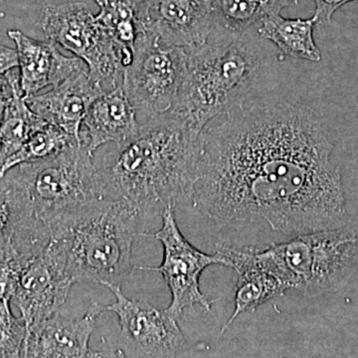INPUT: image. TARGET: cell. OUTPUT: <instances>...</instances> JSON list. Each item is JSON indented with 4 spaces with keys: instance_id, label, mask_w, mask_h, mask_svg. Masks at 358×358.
Segmentation results:
<instances>
[{
    "instance_id": "cell-1",
    "label": "cell",
    "mask_w": 358,
    "mask_h": 358,
    "mask_svg": "<svg viewBox=\"0 0 358 358\" xmlns=\"http://www.w3.org/2000/svg\"><path fill=\"white\" fill-rule=\"evenodd\" d=\"M220 117L202 131L195 208L220 227L263 224L292 237L348 223L334 145L312 108L254 105Z\"/></svg>"
},
{
    "instance_id": "cell-2",
    "label": "cell",
    "mask_w": 358,
    "mask_h": 358,
    "mask_svg": "<svg viewBox=\"0 0 358 358\" xmlns=\"http://www.w3.org/2000/svg\"><path fill=\"white\" fill-rule=\"evenodd\" d=\"M201 134L171 112L141 122L136 136L94 159L103 197L127 202L138 215H162L190 200Z\"/></svg>"
},
{
    "instance_id": "cell-3",
    "label": "cell",
    "mask_w": 358,
    "mask_h": 358,
    "mask_svg": "<svg viewBox=\"0 0 358 358\" xmlns=\"http://www.w3.org/2000/svg\"><path fill=\"white\" fill-rule=\"evenodd\" d=\"M138 213L122 200L99 199L49 221L48 248L73 282L121 285L133 274Z\"/></svg>"
},
{
    "instance_id": "cell-4",
    "label": "cell",
    "mask_w": 358,
    "mask_h": 358,
    "mask_svg": "<svg viewBox=\"0 0 358 358\" xmlns=\"http://www.w3.org/2000/svg\"><path fill=\"white\" fill-rule=\"evenodd\" d=\"M187 51L185 80L169 112L199 131L243 107L260 73V58L243 37L210 39Z\"/></svg>"
},
{
    "instance_id": "cell-5",
    "label": "cell",
    "mask_w": 358,
    "mask_h": 358,
    "mask_svg": "<svg viewBox=\"0 0 358 358\" xmlns=\"http://www.w3.org/2000/svg\"><path fill=\"white\" fill-rule=\"evenodd\" d=\"M264 252L291 289L308 296L336 292L358 275V221L296 235Z\"/></svg>"
},
{
    "instance_id": "cell-6",
    "label": "cell",
    "mask_w": 358,
    "mask_h": 358,
    "mask_svg": "<svg viewBox=\"0 0 358 358\" xmlns=\"http://www.w3.org/2000/svg\"><path fill=\"white\" fill-rule=\"evenodd\" d=\"M7 174L24 192L37 217L47 224L62 212L105 199L94 155L82 141L53 157L20 164Z\"/></svg>"
},
{
    "instance_id": "cell-7",
    "label": "cell",
    "mask_w": 358,
    "mask_h": 358,
    "mask_svg": "<svg viewBox=\"0 0 358 358\" xmlns=\"http://www.w3.org/2000/svg\"><path fill=\"white\" fill-rule=\"evenodd\" d=\"M39 26L49 41L86 63L90 75L103 91L122 84L124 71L133 60L134 49L117 43L83 2L45 6Z\"/></svg>"
},
{
    "instance_id": "cell-8",
    "label": "cell",
    "mask_w": 358,
    "mask_h": 358,
    "mask_svg": "<svg viewBox=\"0 0 358 358\" xmlns=\"http://www.w3.org/2000/svg\"><path fill=\"white\" fill-rule=\"evenodd\" d=\"M186 64V49L162 41L150 30L138 33L133 60L124 71L122 87L140 124L173 109Z\"/></svg>"
},
{
    "instance_id": "cell-9",
    "label": "cell",
    "mask_w": 358,
    "mask_h": 358,
    "mask_svg": "<svg viewBox=\"0 0 358 358\" xmlns=\"http://www.w3.org/2000/svg\"><path fill=\"white\" fill-rule=\"evenodd\" d=\"M162 228L154 234L143 233V236L155 238L164 246V261L159 267H138L141 270L155 271L164 277L171 289V303L166 308L167 313L176 320L183 312L193 306H202L211 310V303L200 291L199 280L202 272L212 265L227 267V262L218 253H203L193 247L179 230L174 216V207H167L162 212Z\"/></svg>"
},
{
    "instance_id": "cell-10",
    "label": "cell",
    "mask_w": 358,
    "mask_h": 358,
    "mask_svg": "<svg viewBox=\"0 0 358 358\" xmlns=\"http://www.w3.org/2000/svg\"><path fill=\"white\" fill-rule=\"evenodd\" d=\"M106 287L115 296V303L105 308L119 317L122 343L120 352L124 357H176L185 343L178 320L148 301L131 300L122 293L121 285Z\"/></svg>"
},
{
    "instance_id": "cell-11",
    "label": "cell",
    "mask_w": 358,
    "mask_h": 358,
    "mask_svg": "<svg viewBox=\"0 0 358 358\" xmlns=\"http://www.w3.org/2000/svg\"><path fill=\"white\" fill-rule=\"evenodd\" d=\"M73 284L48 245L23 266L11 301L20 310L26 331L59 312Z\"/></svg>"
},
{
    "instance_id": "cell-12",
    "label": "cell",
    "mask_w": 358,
    "mask_h": 358,
    "mask_svg": "<svg viewBox=\"0 0 358 358\" xmlns=\"http://www.w3.org/2000/svg\"><path fill=\"white\" fill-rule=\"evenodd\" d=\"M214 250L225 259L227 267L232 268L238 277L234 312L224 324L221 334L242 313L255 312L263 303L291 289L263 250L238 248L223 243L215 244Z\"/></svg>"
},
{
    "instance_id": "cell-13",
    "label": "cell",
    "mask_w": 358,
    "mask_h": 358,
    "mask_svg": "<svg viewBox=\"0 0 358 358\" xmlns=\"http://www.w3.org/2000/svg\"><path fill=\"white\" fill-rule=\"evenodd\" d=\"M50 241L48 224L33 212L24 192L8 174L0 178V259L28 261Z\"/></svg>"
},
{
    "instance_id": "cell-14",
    "label": "cell",
    "mask_w": 358,
    "mask_h": 358,
    "mask_svg": "<svg viewBox=\"0 0 358 358\" xmlns=\"http://www.w3.org/2000/svg\"><path fill=\"white\" fill-rule=\"evenodd\" d=\"M147 30L186 50L206 43L215 28L214 0H152Z\"/></svg>"
},
{
    "instance_id": "cell-15",
    "label": "cell",
    "mask_w": 358,
    "mask_h": 358,
    "mask_svg": "<svg viewBox=\"0 0 358 358\" xmlns=\"http://www.w3.org/2000/svg\"><path fill=\"white\" fill-rule=\"evenodd\" d=\"M106 308L93 303L80 319H71L57 312L38 326L26 331L22 357H103L93 352L89 343L96 319Z\"/></svg>"
},
{
    "instance_id": "cell-16",
    "label": "cell",
    "mask_w": 358,
    "mask_h": 358,
    "mask_svg": "<svg viewBox=\"0 0 358 358\" xmlns=\"http://www.w3.org/2000/svg\"><path fill=\"white\" fill-rule=\"evenodd\" d=\"M94 81L88 67L73 73L47 93L25 98L30 109L45 122L58 127L73 138L81 140L80 131L89 108L105 94Z\"/></svg>"
},
{
    "instance_id": "cell-17",
    "label": "cell",
    "mask_w": 358,
    "mask_h": 358,
    "mask_svg": "<svg viewBox=\"0 0 358 358\" xmlns=\"http://www.w3.org/2000/svg\"><path fill=\"white\" fill-rule=\"evenodd\" d=\"M8 36L16 45L20 86L24 98L35 95L48 86H57L73 73L88 67L82 59L67 57L57 45L26 36L20 30H9Z\"/></svg>"
},
{
    "instance_id": "cell-18",
    "label": "cell",
    "mask_w": 358,
    "mask_h": 358,
    "mask_svg": "<svg viewBox=\"0 0 358 358\" xmlns=\"http://www.w3.org/2000/svg\"><path fill=\"white\" fill-rule=\"evenodd\" d=\"M141 124L124 87L106 92L92 103L85 115L80 138L94 155L107 143H121L138 134Z\"/></svg>"
},
{
    "instance_id": "cell-19",
    "label": "cell",
    "mask_w": 358,
    "mask_h": 358,
    "mask_svg": "<svg viewBox=\"0 0 358 358\" xmlns=\"http://www.w3.org/2000/svg\"><path fill=\"white\" fill-rule=\"evenodd\" d=\"M299 0H214L215 28L210 39L243 36L252 25Z\"/></svg>"
},
{
    "instance_id": "cell-20",
    "label": "cell",
    "mask_w": 358,
    "mask_h": 358,
    "mask_svg": "<svg viewBox=\"0 0 358 358\" xmlns=\"http://www.w3.org/2000/svg\"><path fill=\"white\" fill-rule=\"evenodd\" d=\"M317 20H289L281 13L272 14L259 23L258 32L263 38L270 40L284 55L289 57L319 62L320 49L313 40V26Z\"/></svg>"
},
{
    "instance_id": "cell-21",
    "label": "cell",
    "mask_w": 358,
    "mask_h": 358,
    "mask_svg": "<svg viewBox=\"0 0 358 358\" xmlns=\"http://www.w3.org/2000/svg\"><path fill=\"white\" fill-rule=\"evenodd\" d=\"M26 103L21 88L4 110L0 124V164L15 154L33 131L45 124Z\"/></svg>"
},
{
    "instance_id": "cell-22",
    "label": "cell",
    "mask_w": 358,
    "mask_h": 358,
    "mask_svg": "<svg viewBox=\"0 0 358 358\" xmlns=\"http://www.w3.org/2000/svg\"><path fill=\"white\" fill-rule=\"evenodd\" d=\"M81 141L54 124L45 122L35 129L22 147L0 164V178L13 167L26 162H38L62 152L71 143Z\"/></svg>"
},
{
    "instance_id": "cell-23",
    "label": "cell",
    "mask_w": 358,
    "mask_h": 358,
    "mask_svg": "<svg viewBox=\"0 0 358 358\" xmlns=\"http://www.w3.org/2000/svg\"><path fill=\"white\" fill-rule=\"evenodd\" d=\"M11 301L0 299V357H22L26 324L11 312Z\"/></svg>"
},
{
    "instance_id": "cell-24",
    "label": "cell",
    "mask_w": 358,
    "mask_h": 358,
    "mask_svg": "<svg viewBox=\"0 0 358 358\" xmlns=\"http://www.w3.org/2000/svg\"><path fill=\"white\" fill-rule=\"evenodd\" d=\"M25 264L17 256L0 259V299L13 301L21 268Z\"/></svg>"
},
{
    "instance_id": "cell-25",
    "label": "cell",
    "mask_w": 358,
    "mask_h": 358,
    "mask_svg": "<svg viewBox=\"0 0 358 358\" xmlns=\"http://www.w3.org/2000/svg\"><path fill=\"white\" fill-rule=\"evenodd\" d=\"M16 68L0 76V107H6L21 88L20 70Z\"/></svg>"
},
{
    "instance_id": "cell-26",
    "label": "cell",
    "mask_w": 358,
    "mask_h": 358,
    "mask_svg": "<svg viewBox=\"0 0 358 358\" xmlns=\"http://www.w3.org/2000/svg\"><path fill=\"white\" fill-rule=\"evenodd\" d=\"M315 4V17L317 24L331 25L336 10L348 2L358 0H313Z\"/></svg>"
},
{
    "instance_id": "cell-27",
    "label": "cell",
    "mask_w": 358,
    "mask_h": 358,
    "mask_svg": "<svg viewBox=\"0 0 358 358\" xmlns=\"http://www.w3.org/2000/svg\"><path fill=\"white\" fill-rule=\"evenodd\" d=\"M16 67H18L17 51L0 45V76Z\"/></svg>"
},
{
    "instance_id": "cell-28",
    "label": "cell",
    "mask_w": 358,
    "mask_h": 358,
    "mask_svg": "<svg viewBox=\"0 0 358 358\" xmlns=\"http://www.w3.org/2000/svg\"><path fill=\"white\" fill-rule=\"evenodd\" d=\"M128 1L134 9L136 20L140 23L141 27L143 30H147V28H145V20H147L148 7H150L152 0H128Z\"/></svg>"
},
{
    "instance_id": "cell-29",
    "label": "cell",
    "mask_w": 358,
    "mask_h": 358,
    "mask_svg": "<svg viewBox=\"0 0 358 358\" xmlns=\"http://www.w3.org/2000/svg\"><path fill=\"white\" fill-rule=\"evenodd\" d=\"M94 1H95L96 3L101 7V8L107 6L108 3H109V0H94Z\"/></svg>"
},
{
    "instance_id": "cell-30",
    "label": "cell",
    "mask_w": 358,
    "mask_h": 358,
    "mask_svg": "<svg viewBox=\"0 0 358 358\" xmlns=\"http://www.w3.org/2000/svg\"><path fill=\"white\" fill-rule=\"evenodd\" d=\"M4 110H6V107H0V124H1L2 117H3Z\"/></svg>"
}]
</instances>
